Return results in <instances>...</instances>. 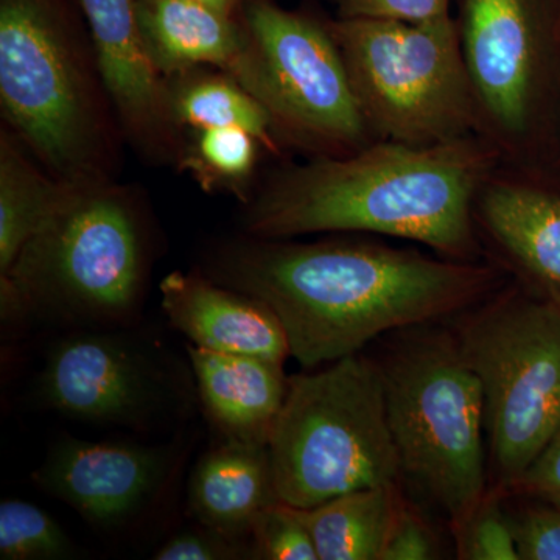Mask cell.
Returning <instances> with one entry per match:
<instances>
[{
	"label": "cell",
	"mask_w": 560,
	"mask_h": 560,
	"mask_svg": "<svg viewBox=\"0 0 560 560\" xmlns=\"http://www.w3.org/2000/svg\"><path fill=\"white\" fill-rule=\"evenodd\" d=\"M245 49L230 75L267 110L280 150L340 158L377 142L361 113L330 18L249 0Z\"/></svg>",
	"instance_id": "obj_9"
},
{
	"label": "cell",
	"mask_w": 560,
	"mask_h": 560,
	"mask_svg": "<svg viewBox=\"0 0 560 560\" xmlns=\"http://www.w3.org/2000/svg\"><path fill=\"white\" fill-rule=\"evenodd\" d=\"M268 447L279 500L300 510L401 482L375 357L353 353L291 375Z\"/></svg>",
	"instance_id": "obj_5"
},
{
	"label": "cell",
	"mask_w": 560,
	"mask_h": 560,
	"mask_svg": "<svg viewBox=\"0 0 560 560\" xmlns=\"http://www.w3.org/2000/svg\"><path fill=\"white\" fill-rule=\"evenodd\" d=\"M149 272V238L128 191L72 184L0 280L2 319L72 330L130 327Z\"/></svg>",
	"instance_id": "obj_3"
},
{
	"label": "cell",
	"mask_w": 560,
	"mask_h": 560,
	"mask_svg": "<svg viewBox=\"0 0 560 560\" xmlns=\"http://www.w3.org/2000/svg\"><path fill=\"white\" fill-rule=\"evenodd\" d=\"M72 183L47 178L20 145L2 131L0 140V276L5 275L47 220L60 208Z\"/></svg>",
	"instance_id": "obj_20"
},
{
	"label": "cell",
	"mask_w": 560,
	"mask_h": 560,
	"mask_svg": "<svg viewBox=\"0 0 560 560\" xmlns=\"http://www.w3.org/2000/svg\"><path fill=\"white\" fill-rule=\"evenodd\" d=\"M210 275L270 305L290 357L307 371L363 352L390 331L452 319L510 280L488 260L444 259L361 234L250 237L220 249Z\"/></svg>",
	"instance_id": "obj_1"
},
{
	"label": "cell",
	"mask_w": 560,
	"mask_h": 560,
	"mask_svg": "<svg viewBox=\"0 0 560 560\" xmlns=\"http://www.w3.org/2000/svg\"><path fill=\"white\" fill-rule=\"evenodd\" d=\"M259 140L242 128H208L183 156L179 165L202 189H228L246 200L245 187L257 162Z\"/></svg>",
	"instance_id": "obj_22"
},
{
	"label": "cell",
	"mask_w": 560,
	"mask_h": 560,
	"mask_svg": "<svg viewBox=\"0 0 560 560\" xmlns=\"http://www.w3.org/2000/svg\"><path fill=\"white\" fill-rule=\"evenodd\" d=\"M337 18L422 22L452 14L453 0H331Z\"/></svg>",
	"instance_id": "obj_29"
},
{
	"label": "cell",
	"mask_w": 560,
	"mask_h": 560,
	"mask_svg": "<svg viewBox=\"0 0 560 560\" xmlns=\"http://www.w3.org/2000/svg\"><path fill=\"white\" fill-rule=\"evenodd\" d=\"M500 164L488 140L440 145L377 140L340 158H308L280 171L246 202L249 237L361 234L425 246L456 261H482L475 200Z\"/></svg>",
	"instance_id": "obj_2"
},
{
	"label": "cell",
	"mask_w": 560,
	"mask_h": 560,
	"mask_svg": "<svg viewBox=\"0 0 560 560\" xmlns=\"http://www.w3.org/2000/svg\"><path fill=\"white\" fill-rule=\"evenodd\" d=\"M445 558L440 533L422 508L405 492L390 525L381 560H436Z\"/></svg>",
	"instance_id": "obj_27"
},
{
	"label": "cell",
	"mask_w": 560,
	"mask_h": 560,
	"mask_svg": "<svg viewBox=\"0 0 560 560\" xmlns=\"http://www.w3.org/2000/svg\"><path fill=\"white\" fill-rule=\"evenodd\" d=\"M268 445L223 441L195 464L187 504L195 521L231 536L250 539L265 508L278 503Z\"/></svg>",
	"instance_id": "obj_18"
},
{
	"label": "cell",
	"mask_w": 560,
	"mask_h": 560,
	"mask_svg": "<svg viewBox=\"0 0 560 560\" xmlns=\"http://www.w3.org/2000/svg\"><path fill=\"white\" fill-rule=\"evenodd\" d=\"M504 499L506 489L489 482L477 506L448 528L456 559L521 560Z\"/></svg>",
	"instance_id": "obj_24"
},
{
	"label": "cell",
	"mask_w": 560,
	"mask_h": 560,
	"mask_svg": "<svg viewBox=\"0 0 560 560\" xmlns=\"http://www.w3.org/2000/svg\"><path fill=\"white\" fill-rule=\"evenodd\" d=\"M0 103L54 178L106 180L109 136L94 72L55 0H0Z\"/></svg>",
	"instance_id": "obj_6"
},
{
	"label": "cell",
	"mask_w": 560,
	"mask_h": 560,
	"mask_svg": "<svg viewBox=\"0 0 560 560\" xmlns=\"http://www.w3.org/2000/svg\"><path fill=\"white\" fill-rule=\"evenodd\" d=\"M156 560L256 559L253 541L201 525L179 530L154 552Z\"/></svg>",
	"instance_id": "obj_28"
},
{
	"label": "cell",
	"mask_w": 560,
	"mask_h": 560,
	"mask_svg": "<svg viewBox=\"0 0 560 560\" xmlns=\"http://www.w3.org/2000/svg\"><path fill=\"white\" fill-rule=\"evenodd\" d=\"M381 340L375 360L401 486L452 528L489 488L480 382L448 320L405 327Z\"/></svg>",
	"instance_id": "obj_4"
},
{
	"label": "cell",
	"mask_w": 560,
	"mask_h": 560,
	"mask_svg": "<svg viewBox=\"0 0 560 560\" xmlns=\"http://www.w3.org/2000/svg\"><path fill=\"white\" fill-rule=\"evenodd\" d=\"M477 135L501 164L548 168L560 120V0H453Z\"/></svg>",
	"instance_id": "obj_8"
},
{
	"label": "cell",
	"mask_w": 560,
	"mask_h": 560,
	"mask_svg": "<svg viewBox=\"0 0 560 560\" xmlns=\"http://www.w3.org/2000/svg\"><path fill=\"white\" fill-rule=\"evenodd\" d=\"M405 489L401 482L352 490L301 510L319 560H381Z\"/></svg>",
	"instance_id": "obj_19"
},
{
	"label": "cell",
	"mask_w": 560,
	"mask_h": 560,
	"mask_svg": "<svg viewBox=\"0 0 560 560\" xmlns=\"http://www.w3.org/2000/svg\"><path fill=\"white\" fill-rule=\"evenodd\" d=\"M560 160V120H559V128H558V136H556V143H555V151H552V158H551V164H555L556 161ZM548 167V168H550Z\"/></svg>",
	"instance_id": "obj_32"
},
{
	"label": "cell",
	"mask_w": 560,
	"mask_h": 560,
	"mask_svg": "<svg viewBox=\"0 0 560 560\" xmlns=\"http://www.w3.org/2000/svg\"><path fill=\"white\" fill-rule=\"evenodd\" d=\"M162 311L197 348L285 363V329L259 298L201 276L175 271L162 279Z\"/></svg>",
	"instance_id": "obj_15"
},
{
	"label": "cell",
	"mask_w": 560,
	"mask_h": 560,
	"mask_svg": "<svg viewBox=\"0 0 560 560\" xmlns=\"http://www.w3.org/2000/svg\"><path fill=\"white\" fill-rule=\"evenodd\" d=\"M448 324L480 382L489 482L508 489L560 425V311L510 279Z\"/></svg>",
	"instance_id": "obj_7"
},
{
	"label": "cell",
	"mask_w": 560,
	"mask_h": 560,
	"mask_svg": "<svg viewBox=\"0 0 560 560\" xmlns=\"http://www.w3.org/2000/svg\"><path fill=\"white\" fill-rule=\"evenodd\" d=\"M171 91L173 119L179 127L201 131L208 128H242L259 140L270 153L279 154L280 147L270 117L237 80L230 73L190 70L175 77Z\"/></svg>",
	"instance_id": "obj_21"
},
{
	"label": "cell",
	"mask_w": 560,
	"mask_h": 560,
	"mask_svg": "<svg viewBox=\"0 0 560 560\" xmlns=\"http://www.w3.org/2000/svg\"><path fill=\"white\" fill-rule=\"evenodd\" d=\"M474 219L485 259L560 311V180L500 162L478 191Z\"/></svg>",
	"instance_id": "obj_12"
},
{
	"label": "cell",
	"mask_w": 560,
	"mask_h": 560,
	"mask_svg": "<svg viewBox=\"0 0 560 560\" xmlns=\"http://www.w3.org/2000/svg\"><path fill=\"white\" fill-rule=\"evenodd\" d=\"M75 556L72 540L46 511L24 500L0 503V559L60 560Z\"/></svg>",
	"instance_id": "obj_23"
},
{
	"label": "cell",
	"mask_w": 560,
	"mask_h": 560,
	"mask_svg": "<svg viewBox=\"0 0 560 560\" xmlns=\"http://www.w3.org/2000/svg\"><path fill=\"white\" fill-rule=\"evenodd\" d=\"M173 463L168 447L66 436L55 442L32 480L95 528L109 530L127 525L161 492Z\"/></svg>",
	"instance_id": "obj_13"
},
{
	"label": "cell",
	"mask_w": 560,
	"mask_h": 560,
	"mask_svg": "<svg viewBox=\"0 0 560 560\" xmlns=\"http://www.w3.org/2000/svg\"><path fill=\"white\" fill-rule=\"evenodd\" d=\"M147 54L165 80L212 66L231 73L245 49L242 16L200 0H138Z\"/></svg>",
	"instance_id": "obj_17"
},
{
	"label": "cell",
	"mask_w": 560,
	"mask_h": 560,
	"mask_svg": "<svg viewBox=\"0 0 560 560\" xmlns=\"http://www.w3.org/2000/svg\"><path fill=\"white\" fill-rule=\"evenodd\" d=\"M198 396L224 441L268 445L289 390L283 363L187 346Z\"/></svg>",
	"instance_id": "obj_16"
},
{
	"label": "cell",
	"mask_w": 560,
	"mask_h": 560,
	"mask_svg": "<svg viewBox=\"0 0 560 560\" xmlns=\"http://www.w3.org/2000/svg\"><path fill=\"white\" fill-rule=\"evenodd\" d=\"M127 329H80L55 341L36 378L39 405L83 422L135 430L180 410L179 378Z\"/></svg>",
	"instance_id": "obj_11"
},
{
	"label": "cell",
	"mask_w": 560,
	"mask_h": 560,
	"mask_svg": "<svg viewBox=\"0 0 560 560\" xmlns=\"http://www.w3.org/2000/svg\"><path fill=\"white\" fill-rule=\"evenodd\" d=\"M508 515L521 560H560V506L506 492Z\"/></svg>",
	"instance_id": "obj_26"
},
{
	"label": "cell",
	"mask_w": 560,
	"mask_h": 560,
	"mask_svg": "<svg viewBox=\"0 0 560 560\" xmlns=\"http://www.w3.org/2000/svg\"><path fill=\"white\" fill-rule=\"evenodd\" d=\"M200 2L221 11V13L230 14V16H241L249 0H200Z\"/></svg>",
	"instance_id": "obj_31"
},
{
	"label": "cell",
	"mask_w": 560,
	"mask_h": 560,
	"mask_svg": "<svg viewBox=\"0 0 560 560\" xmlns=\"http://www.w3.org/2000/svg\"><path fill=\"white\" fill-rule=\"evenodd\" d=\"M90 24L98 79L124 130L150 153H176L171 91L147 54L138 0H79Z\"/></svg>",
	"instance_id": "obj_14"
},
{
	"label": "cell",
	"mask_w": 560,
	"mask_h": 560,
	"mask_svg": "<svg viewBox=\"0 0 560 560\" xmlns=\"http://www.w3.org/2000/svg\"><path fill=\"white\" fill-rule=\"evenodd\" d=\"M506 492L560 506V425L525 474Z\"/></svg>",
	"instance_id": "obj_30"
},
{
	"label": "cell",
	"mask_w": 560,
	"mask_h": 560,
	"mask_svg": "<svg viewBox=\"0 0 560 560\" xmlns=\"http://www.w3.org/2000/svg\"><path fill=\"white\" fill-rule=\"evenodd\" d=\"M330 27L375 138L431 147L477 135L453 14L422 22L335 18Z\"/></svg>",
	"instance_id": "obj_10"
},
{
	"label": "cell",
	"mask_w": 560,
	"mask_h": 560,
	"mask_svg": "<svg viewBox=\"0 0 560 560\" xmlns=\"http://www.w3.org/2000/svg\"><path fill=\"white\" fill-rule=\"evenodd\" d=\"M250 541L259 560H319L300 508L283 501L259 512L250 528Z\"/></svg>",
	"instance_id": "obj_25"
}]
</instances>
